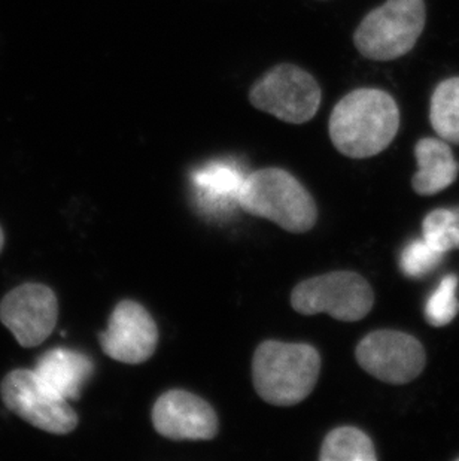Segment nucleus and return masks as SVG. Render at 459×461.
<instances>
[{"label":"nucleus","mask_w":459,"mask_h":461,"mask_svg":"<svg viewBox=\"0 0 459 461\" xmlns=\"http://www.w3.org/2000/svg\"><path fill=\"white\" fill-rule=\"evenodd\" d=\"M152 424L157 433L172 440H211L218 433L212 406L185 390H170L157 399Z\"/></svg>","instance_id":"9b49d317"},{"label":"nucleus","mask_w":459,"mask_h":461,"mask_svg":"<svg viewBox=\"0 0 459 461\" xmlns=\"http://www.w3.org/2000/svg\"><path fill=\"white\" fill-rule=\"evenodd\" d=\"M443 256L445 254L436 251L424 240H416L403 249L400 266L409 278H424L442 263Z\"/></svg>","instance_id":"6ab92c4d"},{"label":"nucleus","mask_w":459,"mask_h":461,"mask_svg":"<svg viewBox=\"0 0 459 461\" xmlns=\"http://www.w3.org/2000/svg\"><path fill=\"white\" fill-rule=\"evenodd\" d=\"M373 288L356 272L338 270L306 279L291 293V305L302 315L328 313L338 321H360L372 311Z\"/></svg>","instance_id":"39448f33"},{"label":"nucleus","mask_w":459,"mask_h":461,"mask_svg":"<svg viewBox=\"0 0 459 461\" xmlns=\"http://www.w3.org/2000/svg\"><path fill=\"white\" fill-rule=\"evenodd\" d=\"M458 461H459V458H458Z\"/></svg>","instance_id":"412c9836"},{"label":"nucleus","mask_w":459,"mask_h":461,"mask_svg":"<svg viewBox=\"0 0 459 461\" xmlns=\"http://www.w3.org/2000/svg\"><path fill=\"white\" fill-rule=\"evenodd\" d=\"M429 122L443 140L459 145V78L446 79L434 90Z\"/></svg>","instance_id":"2eb2a0df"},{"label":"nucleus","mask_w":459,"mask_h":461,"mask_svg":"<svg viewBox=\"0 0 459 461\" xmlns=\"http://www.w3.org/2000/svg\"><path fill=\"white\" fill-rule=\"evenodd\" d=\"M238 206L254 217L266 218L291 233L313 229L317 203L303 184L286 170L266 167L248 175Z\"/></svg>","instance_id":"7ed1b4c3"},{"label":"nucleus","mask_w":459,"mask_h":461,"mask_svg":"<svg viewBox=\"0 0 459 461\" xmlns=\"http://www.w3.org/2000/svg\"><path fill=\"white\" fill-rule=\"evenodd\" d=\"M321 356L312 345L265 340L252 358V383L270 405L294 406L313 392Z\"/></svg>","instance_id":"f03ea898"},{"label":"nucleus","mask_w":459,"mask_h":461,"mask_svg":"<svg viewBox=\"0 0 459 461\" xmlns=\"http://www.w3.org/2000/svg\"><path fill=\"white\" fill-rule=\"evenodd\" d=\"M415 156L418 172L412 187L419 196L438 194L458 178L459 163L446 140L424 138L416 144Z\"/></svg>","instance_id":"4468645a"},{"label":"nucleus","mask_w":459,"mask_h":461,"mask_svg":"<svg viewBox=\"0 0 459 461\" xmlns=\"http://www.w3.org/2000/svg\"><path fill=\"white\" fill-rule=\"evenodd\" d=\"M458 276L451 274L442 279L425 306V320L429 326L445 327L455 320L459 312Z\"/></svg>","instance_id":"a211bd4d"},{"label":"nucleus","mask_w":459,"mask_h":461,"mask_svg":"<svg viewBox=\"0 0 459 461\" xmlns=\"http://www.w3.org/2000/svg\"><path fill=\"white\" fill-rule=\"evenodd\" d=\"M321 87L317 79L290 63L274 66L249 92V102L254 108L291 124L310 122L321 106Z\"/></svg>","instance_id":"0eeeda50"},{"label":"nucleus","mask_w":459,"mask_h":461,"mask_svg":"<svg viewBox=\"0 0 459 461\" xmlns=\"http://www.w3.org/2000/svg\"><path fill=\"white\" fill-rule=\"evenodd\" d=\"M356 357L367 374L394 385L412 383L427 363L419 340L397 330H377L365 336L356 347Z\"/></svg>","instance_id":"1a4fd4ad"},{"label":"nucleus","mask_w":459,"mask_h":461,"mask_svg":"<svg viewBox=\"0 0 459 461\" xmlns=\"http://www.w3.org/2000/svg\"><path fill=\"white\" fill-rule=\"evenodd\" d=\"M321 461H376L374 447L364 431L356 427H338L325 436Z\"/></svg>","instance_id":"dca6fc26"},{"label":"nucleus","mask_w":459,"mask_h":461,"mask_svg":"<svg viewBox=\"0 0 459 461\" xmlns=\"http://www.w3.org/2000/svg\"><path fill=\"white\" fill-rule=\"evenodd\" d=\"M425 20L424 0H386L356 27L354 44L368 60H395L412 51Z\"/></svg>","instance_id":"20e7f679"},{"label":"nucleus","mask_w":459,"mask_h":461,"mask_svg":"<svg viewBox=\"0 0 459 461\" xmlns=\"http://www.w3.org/2000/svg\"><path fill=\"white\" fill-rule=\"evenodd\" d=\"M33 370L51 392L66 401H78L94 374V363L75 349L54 348L38 358Z\"/></svg>","instance_id":"f8f14e48"},{"label":"nucleus","mask_w":459,"mask_h":461,"mask_svg":"<svg viewBox=\"0 0 459 461\" xmlns=\"http://www.w3.org/2000/svg\"><path fill=\"white\" fill-rule=\"evenodd\" d=\"M4 405L27 424L51 435H69L78 415L69 401L51 392L33 369H14L0 383Z\"/></svg>","instance_id":"423d86ee"},{"label":"nucleus","mask_w":459,"mask_h":461,"mask_svg":"<svg viewBox=\"0 0 459 461\" xmlns=\"http://www.w3.org/2000/svg\"><path fill=\"white\" fill-rule=\"evenodd\" d=\"M399 127V106L390 93L358 88L334 106L328 131L338 153L351 158H368L390 147Z\"/></svg>","instance_id":"f257e3e1"},{"label":"nucleus","mask_w":459,"mask_h":461,"mask_svg":"<svg viewBox=\"0 0 459 461\" xmlns=\"http://www.w3.org/2000/svg\"><path fill=\"white\" fill-rule=\"evenodd\" d=\"M4 229H2V226H0V253H2V249H4Z\"/></svg>","instance_id":"aec40b11"},{"label":"nucleus","mask_w":459,"mask_h":461,"mask_svg":"<svg viewBox=\"0 0 459 461\" xmlns=\"http://www.w3.org/2000/svg\"><path fill=\"white\" fill-rule=\"evenodd\" d=\"M57 320L58 299L45 284H20L0 301V322L22 348L44 344L56 329Z\"/></svg>","instance_id":"6e6552de"},{"label":"nucleus","mask_w":459,"mask_h":461,"mask_svg":"<svg viewBox=\"0 0 459 461\" xmlns=\"http://www.w3.org/2000/svg\"><path fill=\"white\" fill-rule=\"evenodd\" d=\"M100 347L112 360L140 365L156 353L158 327L151 313L135 301H122L109 317L108 329L99 335Z\"/></svg>","instance_id":"9d476101"},{"label":"nucleus","mask_w":459,"mask_h":461,"mask_svg":"<svg viewBox=\"0 0 459 461\" xmlns=\"http://www.w3.org/2000/svg\"><path fill=\"white\" fill-rule=\"evenodd\" d=\"M424 240L438 253L459 249V208L436 209L422 222Z\"/></svg>","instance_id":"f3484780"},{"label":"nucleus","mask_w":459,"mask_h":461,"mask_svg":"<svg viewBox=\"0 0 459 461\" xmlns=\"http://www.w3.org/2000/svg\"><path fill=\"white\" fill-rule=\"evenodd\" d=\"M248 175L236 163L215 161L193 175L195 197L202 208L209 212H226L238 206L243 183Z\"/></svg>","instance_id":"ddd939ff"}]
</instances>
